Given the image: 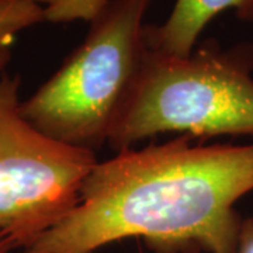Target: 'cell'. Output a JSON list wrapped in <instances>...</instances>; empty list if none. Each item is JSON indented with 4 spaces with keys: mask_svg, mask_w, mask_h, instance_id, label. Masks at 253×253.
<instances>
[{
    "mask_svg": "<svg viewBox=\"0 0 253 253\" xmlns=\"http://www.w3.org/2000/svg\"><path fill=\"white\" fill-rule=\"evenodd\" d=\"M226 10L253 21V0H176L169 17L161 26L145 24V44L163 54L187 56L208 23Z\"/></svg>",
    "mask_w": 253,
    "mask_h": 253,
    "instance_id": "obj_5",
    "label": "cell"
},
{
    "mask_svg": "<svg viewBox=\"0 0 253 253\" xmlns=\"http://www.w3.org/2000/svg\"><path fill=\"white\" fill-rule=\"evenodd\" d=\"M10 1H13V0H0V6L1 4H6V3H10Z\"/></svg>",
    "mask_w": 253,
    "mask_h": 253,
    "instance_id": "obj_10",
    "label": "cell"
},
{
    "mask_svg": "<svg viewBox=\"0 0 253 253\" xmlns=\"http://www.w3.org/2000/svg\"><path fill=\"white\" fill-rule=\"evenodd\" d=\"M235 253H253V218L242 219Z\"/></svg>",
    "mask_w": 253,
    "mask_h": 253,
    "instance_id": "obj_8",
    "label": "cell"
},
{
    "mask_svg": "<svg viewBox=\"0 0 253 253\" xmlns=\"http://www.w3.org/2000/svg\"><path fill=\"white\" fill-rule=\"evenodd\" d=\"M44 9L45 23L66 24L76 20L90 23L111 0H33Z\"/></svg>",
    "mask_w": 253,
    "mask_h": 253,
    "instance_id": "obj_7",
    "label": "cell"
},
{
    "mask_svg": "<svg viewBox=\"0 0 253 253\" xmlns=\"http://www.w3.org/2000/svg\"><path fill=\"white\" fill-rule=\"evenodd\" d=\"M44 21V9L33 0H13L0 6V73L11 59L18 33Z\"/></svg>",
    "mask_w": 253,
    "mask_h": 253,
    "instance_id": "obj_6",
    "label": "cell"
},
{
    "mask_svg": "<svg viewBox=\"0 0 253 253\" xmlns=\"http://www.w3.org/2000/svg\"><path fill=\"white\" fill-rule=\"evenodd\" d=\"M152 0H111L61 68L26 101L31 126L63 144L96 151L109 141L144 63Z\"/></svg>",
    "mask_w": 253,
    "mask_h": 253,
    "instance_id": "obj_3",
    "label": "cell"
},
{
    "mask_svg": "<svg viewBox=\"0 0 253 253\" xmlns=\"http://www.w3.org/2000/svg\"><path fill=\"white\" fill-rule=\"evenodd\" d=\"M14 251H17L16 246L11 244L7 236L0 232V253H14Z\"/></svg>",
    "mask_w": 253,
    "mask_h": 253,
    "instance_id": "obj_9",
    "label": "cell"
},
{
    "mask_svg": "<svg viewBox=\"0 0 253 253\" xmlns=\"http://www.w3.org/2000/svg\"><path fill=\"white\" fill-rule=\"evenodd\" d=\"M180 135L97 162L69 214L23 253H91L141 238L155 253H235V204L253 191V142Z\"/></svg>",
    "mask_w": 253,
    "mask_h": 253,
    "instance_id": "obj_1",
    "label": "cell"
},
{
    "mask_svg": "<svg viewBox=\"0 0 253 253\" xmlns=\"http://www.w3.org/2000/svg\"><path fill=\"white\" fill-rule=\"evenodd\" d=\"M20 78L0 75V232L26 249L79 201L99 162L90 149L63 144L21 113Z\"/></svg>",
    "mask_w": 253,
    "mask_h": 253,
    "instance_id": "obj_4",
    "label": "cell"
},
{
    "mask_svg": "<svg viewBox=\"0 0 253 253\" xmlns=\"http://www.w3.org/2000/svg\"><path fill=\"white\" fill-rule=\"evenodd\" d=\"M253 45L224 49L207 40L187 56L149 49L109 136L114 151L180 132L191 138L253 136Z\"/></svg>",
    "mask_w": 253,
    "mask_h": 253,
    "instance_id": "obj_2",
    "label": "cell"
}]
</instances>
